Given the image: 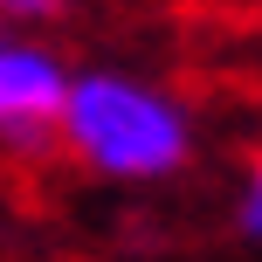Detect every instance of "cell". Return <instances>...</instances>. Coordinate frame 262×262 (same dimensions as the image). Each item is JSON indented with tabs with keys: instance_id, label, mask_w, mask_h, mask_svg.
<instances>
[{
	"instance_id": "4",
	"label": "cell",
	"mask_w": 262,
	"mask_h": 262,
	"mask_svg": "<svg viewBox=\"0 0 262 262\" xmlns=\"http://www.w3.org/2000/svg\"><path fill=\"white\" fill-rule=\"evenodd\" d=\"M62 7H69V0H0V14H7V21H55Z\"/></svg>"
},
{
	"instance_id": "2",
	"label": "cell",
	"mask_w": 262,
	"mask_h": 262,
	"mask_svg": "<svg viewBox=\"0 0 262 262\" xmlns=\"http://www.w3.org/2000/svg\"><path fill=\"white\" fill-rule=\"evenodd\" d=\"M62 97H69V76L49 49H28V41L0 35V138L41 145L62 124Z\"/></svg>"
},
{
	"instance_id": "1",
	"label": "cell",
	"mask_w": 262,
	"mask_h": 262,
	"mask_svg": "<svg viewBox=\"0 0 262 262\" xmlns=\"http://www.w3.org/2000/svg\"><path fill=\"white\" fill-rule=\"evenodd\" d=\"M69 152L83 159L90 172H111V180H166V172L186 166L193 152V124L172 97L145 90L131 76H76L62 97V124Z\"/></svg>"
},
{
	"instance_id": "3",
	"label": "cell",
	"mask_w": 262,
	"mask_h": 262,
	"mask_svg": "<svg viewBox=\"0 0 262 262\" xmlns=\"http://www.w3.org/2000/svg\"><path fill=\"white\" fill-rule=\"evenodd\" d=\"M235 221H242V235L262 242V166L249 172V186H242V207H235Z\"/></svg>"
}]
</instances>
